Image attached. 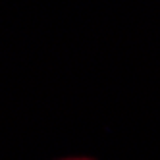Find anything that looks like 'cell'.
I'll return each mask as SVG.
<instances>
[{
    "label": "cell",
    "mask_w": 160,
    "mask_h": 160,
    "mask_svg": "<svg viewBox=\"0 0 160 160\" xmlns=\"http://www.w3.org/2000/svg\"><path fill=\"white\" fill-rule=\"evenodd\" d=\"M60 160H97V158H91V156H70V158H60Z\"/></svg>",
    "instance_id": "6da1fadb"
}]
</instances>
